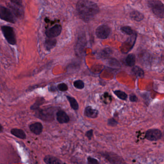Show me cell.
<instances>
[{
	"label": "cell",
	"instance_id": "1",
	"mask_svg": "<svg viewBox=\"0 0 164 164\" xmlns=\"http://www.w3.org/2000/svg\"><path fill=\"white\" fill-rule=\"evenodd\" d=\"M76 9L80 18L86 22L92 19L99 11L97 3L87 0H80L78 1Z\"/></svg>",
	"mask_w": 164,
	"mask_h": 164
},
{
	"label": "cell",
	"instance_id": "2",
	"mask_svg": "<svg viewBox=\"0 0 164 164\" xmlns=\"http://www.w3.org/2000/svg\"><path fill=\"white\" fill-rule=\"evenodd\" d=\"M148 5L156 17L164 18V5L161 1L156 0L149 1Z\"/></svg>",
	"mask_w": 164,
	"mask_h": 164
},
{
	"label": "cell",
	"instance_id": "3",
	"mask_svg": "<svg viewBox=\"0 0 164 164\" xmlns=\"http://www.w3.org/2000/svg\"><path fill=\"white\" fill-rule=\"evenodd\" d=\"M1 31L4 38L9 44L15 45L16 44V34L13 28L8 26H3L1 27Z\"/></svg>",
	"mask_w": 164,
	"mask_h": 164
},
{
	"label": "cell",
	"instance_id": "4",
	"mask_svg": "<svg viewBox=\"0 0 164 164\" xmlns=\"http://www.w3.org/2000/svg\"><path fill=\"white\" fill-rule=\"evenodd\" d=\"M0 18L4 21L13 24H14L16 22L14 15L10 9L1 6H0Z\"/></svg>",
	"mask_w": 164,
	"mask_h": 164
},
{
	"label": "cell",
	"instance_id": "5",
	"mask_svg": "<svg viewBox=\"0 0 164 164\" xmlns=\"http://www.w3.org/2000/svg\"><path fill=\"white\" fill-rule=\"evenodd\" d=\"M101 155L111 164H126L122 157L115 153L104 152L101 153Z\"/></svg>",
	"mask_w": 164,
	"mask_h": 164
},
{
	"label": "cell",
	"instance_id": "6",
	"mask_svg": "<svg viewBox=\"0 0 164 164\" xmlns=\"http://www.w3.org/2000/svg\"><path fill=\"white\" fill-rule=\"evenodd\" d=\"M36 116L46 122H51L54 118V112L49 109L37 110Z\"/></svg>",
	"mask_w": 164,
	"mask_h": 164
},
{
	"label": "cell",
	"instance_id": "7",
	"mask_svg": "<svg viewBox=\"0 0 164 164\" xmlns=\"http://www.w3.org/2000/svg\"><path fill=\"white\" fill-rule=\"evenodd\" d=\"M111 33V29L108 26L106 25H102L97 28L95 31L97 36L101 39H107Z\"/></svg>",
	"mask_w": 164,
	"mask_h": 164
},
{
	"label": "cell",
	"instance_id": "8",
	"mask_svg": "<svg viewBox=\"0 0 164 164\" xmlns=\"http://www.w3.org/2000/svg\"><path fill=\"white\" fill-rule=\"evenodd\" d=\"M162 132L158 129H149L145 133L146 139L150 141H156L161 138Z\"/></svg>",
	"mask_w": 164,
	"mask_h": 164
},
{
	"label": "cell",
	"instance_id": "9",
	"mask_svg": "<svg viewBox=\"0 0 164 164\" xmlns=\"http://www.w3.org/2000/svg\"><path fill=\"white\" fill-rule=\"evenodd\" d=\"M62 30V26L60 25H56L47 30L46 31V35L49 38H54L60 34Z\"/></svg>",
	"mask_w": 164,
	"mask_h": 164
},
{
	"label": "cell",
	"instance_id": "10",
	"mask_svg": "<svg viewBox=\"0 0 164 164\" xmlns=\"http://www.w3.org/2000/svg\"><path fill=\"white\" fill-rule=\"evenodd\" d=\"M56 118L60 124L67 123L69 122L70 118L67 114L62 110H59L56 113Z\"/></svg>",
	"mask_w": 164,
	"mask_h": 164
},
{
	"label": "cell",
	"instance_id": "11",
	"mask_svg": "<svg viewBox=\"0 0 164 164\" xmlns=\"http://www.w3.org/2000/svg\"><path fill=\"white\" fill-rule=\"evenodd\" d=\"M30 129L31 131L35 134L39 135L42 132L43 127L41 123L36 122L30 125Z\"/></svg>",
	"mask_w": 164,
	"mask_h": 164
},
{
	"label": "cell",
	"instance_id": "12",
	"mask_svg": "<svg viewBox=\"0 0 164 164\" xmlns=\"http://www.w3.org/2000/svg\"><path fill=\"white\" fill-rule=\"evenodd\" d=\"M85 44H86L85 39L83 38V37L79 38L75 47L76 52L77 53H78L79 55H81L82 53H83V51L84 49Z\"/></svg>",
	"mask_w": 164,
	"mask_h": 164
},
{
	"label": "cell",
	"instance_id": "13",
	"mask_svg": "<svg viewBox=\"0 0 164 164\" xmlns=\"http://www.w3.org/2000/svg\"><path fill=\"white\" fill-rule=\"evenodd\" d=\"M84 114L87 117L94 118L98 116V111L92 108L91 107H87L84 110Z\"/></svg>",
	"mask_w": 164,
	"mask_h": 164
},
{
	"label": "cell",
	"instance_id": "14",
	"mask_svg": "<svg viewBox=\"0 0 164 164\" xmlns=\"http://www.w3.org/2000/svg\"><path fill=\"white\" fill-rule=\"evenodd\" d=\"M44 161L46 164H62L59 159L52 156H47L44 158Z\"/></svg>",
	"mask_w": 164,
	"mask_h": 164
},
{
	"label": "cell",
	"instance_id": "15",
	"mask_svg": "<svg viewBox=\"0 0 164 164\" xmlns=\"http://www.w3.org/2000/svg\"><path fill=\"white\" fill-rule=\"evenodd\" d=\"M11 134L19 139H24L26 138V135L24 131L21 129H13L11 131Z\"/></svg>",
	"mask_w": 164,
	"mask_h": 164
},
{
	"label": "cell",
	"instance_id": "16",
	"mask_svg": "<svg viewBox=\"0 0 164 164\" xmlns=\"http://www.w3.org/2000/svg\"><path fill=\"white\" fill-rule=\"evenodd\" d=\"M132 19L136 21H141L144 18V16L142 13L137 11H133L130 14Z\"/></svg>",
	"mask_w": 164,
	"mask_h": 164
},
{
	"label": "cell",
	"instance_id": "17",
	"mask_svg": "<svg viewBox=\"0 0 164 164\" xmlns=\"http://www.w3.org/2000/svg\"><path fill=\"white\" fill-rule=\"evenodd\" d=\"M56 40L53 38H49L45 42V46L47 50H50L55 46Z\"/></svg>",
	"mask_w": 164,
	"mask_h": 164
},
{
	"label": "cell",
	"instance_id": "18",
	"mask_svg": "<svg viewBox=\"0 0 164 164\" xmlns=\"http://www.w3.org/2000/svg\"><path fill=\"white\" fill-rule=\"evenodd\" d=\"M125 63L129 66H134L135 64V57L133 54L128 55L125 59Z\"/></svg>",
	"mask_w": 164,
	"mask_h": 164
},
{
	"label": "cell",
	"instance_id": "19",
	"mask_svg": "<svg viewBox=\"0 0 164 164\" xmlns=\"http://www.w3.org/2000/svg\"><path fill=\"white\" fill-rule=\"evenodd\" d=\"M132 71L134 74L139 77H143L145 76V73L143 70L137 66H134L133 69H132Z\"/></svg>",
	"mask_w": 164,
	"mask_h": 164
},
{
	"label": "cell",
	"instance_id": "20",
	"mask_svg": "<svg viewBox=\"0 0 164 164\" xmlns=\"http://www.w3.org/2000/svg\"><path fill=\"white\" fill-rule=\"evenodd\" d=\"M67 98L70 104L71 107L74 110H77L79 108V105L78 102L74 98L71 96H67Z\"/></svg>",
	"mask_w": 164,
	"mask_h": 164
},
{
	"label": "cell",
	"instance_id": "21",
	"mask_svg": "<svg viewBox=\"0 0 164 164\" xmlns=\"http://www.w3.org/2000/svg\"><path fill=\"white\" fill-rule=\"evenodd\" d=\"M44 102V99L43 98H40L38 99L35 103L33 105H32V107H31V109L38 110V109L39 108V106L43 104Z\"/></svg>",
	"mask_w": 164,
	"mask_h": 164
},
{
	"label": "cell",
	"instance_id": "22",
	"mask_svg": "<svg viewBox=\"0 0 164 164\" xmlns=\"http://www.w3.org/2000/svg\"><path fill=\"white\" fill-rule=\"evenodd\" d=\"M114 93L118 98L122 100H126L127 99V95L124 91H114Z\"/></svg>",
	"mask_w": 164,
	"mask_h": 164
},
{
	"label": "cell",
	"instance_id": "23",
	"mask_svg": "<svg viewBox=\"0 0 164 164\" xmlns=\"http://www.w3.org/2000/svg\"><path fill=\"white\" fill-rule=\"evenodd\" d=\"M121 30L122 32L126 34L127 35H132L134 33L133 30H132V28L130 27H128V26H124L121 28Z\"/></svg>",
	"mask_w": 164,
	"mask_h": 164
},
{
	"label": "cell",
	"instance_id": "24",
	"mask_svg": "<svg viewBox=\"0 0 164 164\" xmlns=\"http://www.w3.org/2000/svg\"><path fill=\"white\" fill-rule=\"evenodd\" d=\"M73 85L75 88L78 89H82L84 87V83L81 80H76L73 83Z\"/></svg>",
	"mask_w": 164,
	"mask_h": 164
},
{
	"label": "cell",
	"instance_id": "25",
	"mask_svg": "<svg viewBox=\"0 0 164 164\" xmlns=\"http://www.w3.org/2000/svg\"><path fill=\"white\" fill-rule=\"evenodd\" d=\"M58 88L60 91H67L68 87V86L65 83H60L58 86Z\"/></svg>",
	"mask_w": 164,
	"mask_h": 164
},
{
	"label": "cell",
	"instance_id": "26",
	"mask_svg": "<svg viewBox=\"0 0 164 164\" xmlns=\"http://www.w3.org/2000/svg\"><path fill=\"white\" fill-rule=\"evenodd\" d=\"M88 164H99V162L96 159L93 157H89L87 158Z\"/></svg>",
	"mask_w": 164,
	"mask_h": 164
},
{
	"label": "cell",
	"instance_id": "27",
	"mask_svg": "<svg viewBox=\"0 0 164 164\" xmlns=\"http://www.w3.org/2000/svg\"><path fill=\"white\" fill-rule=\"evenodd\" d=\"M108 125L111 126H115L117 125L118 122L115 119H114L113 118H110L108 120Z\"/></svg>",
	"mask_w": 164,
	"mask_h": 164
},
{
	"label": "cell",
	"instance_id": "28",
	"mask_svg": "<svg viewBox=\"0 0 164 164\" xmlns=\"http://www.w3.org/2000/svg\"><path fill=\"white\" fill-rule=\"evenodd\" d=\"M130 100L132 102H136L138 101V98L134 94H132L130 96Z\"/></svg>",
	"mask_w": 164,
	"mask_h": 164
},
{
	"label": "cell",
	"instance_id": "29",
	"mask_svg": "<svg viewBox=\"0 0 164 164\" xmlns=\"http://www.w3.org/2000/svg\"><path fill=\"white\" fill-rule=\"evenodd\" d=\"M93 135V131L92 129L88 131L86 133V136H87V137L89 140H90L91 139V138L92 137Z\"/></svg>",
	"mask_w": 164,
	"mask_h": 164
},
{
	"label": "cell",
	"instance_id": "30",
	"mask_svg": "<svg viewBox=\"0 0 164 164\" xmlns=\"http://www.w3.org/2000/svg\"><path fill=\"white\" fill-rule=\"evenodd\" d=\"M2 129H3V128H2V126H1V124H0V131L2 130Z\"/></svg>",
	"mask_w": 164,
	"mask_h": 164
}]
</instances>
